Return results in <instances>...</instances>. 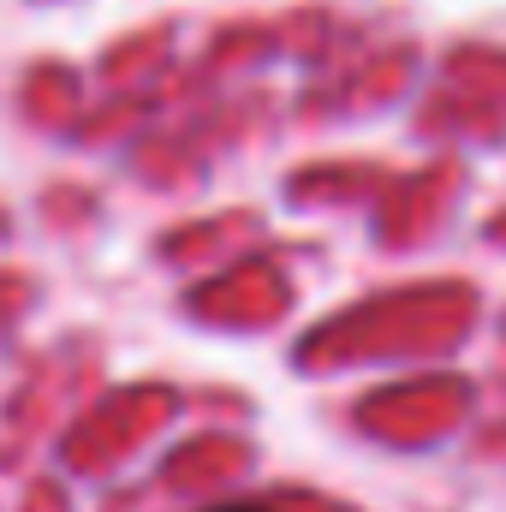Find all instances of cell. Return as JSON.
<instances>
[{
  "label": "cell",
  "instance_id": "cell-1",
  "mask_svg": "<svg viewBox=\"0 0 506 512\" xmlns=\"http://www.w3.org/2000/svg\"><path fill=\"white\" fill-rule=\"evenodd\" d=\"M233 512H262V507H233Z\"/></svg>",
  "mask_w": 506,
  "mask_h": 512
}]
</instances>
